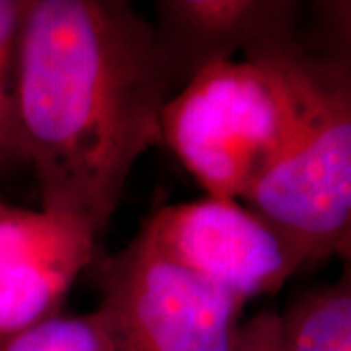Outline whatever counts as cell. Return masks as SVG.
<instances>
[{
    "instance_id": "1",
    "label": "cell",
    "mask_w": 351,
    "mask_h": 351,
    "mask_svg": "<svg viewBox=\"0 0 351 351\" xmlns=\"http://www.w3.org/2000/svg\"><path fill=\"white\" fill-rule=\"evenodd\" d=\"M172 96L151 22L125 0H25L16 108L43 209L100 237Z\"/></svg>"
},
{
    "instance_id": "2",
    "label": "cell",
    "mask_w": 351,
    "mask_h": 351,
    "mask_svg": "<svg viewBox=\"0 0 351 351\" xmlns=\"http://www.w3.org/2000/svg\"><path fill=\"white\" fill-rule=\"evenodd\" d=\"M311 96L313 59L299 43L215 63L166 101L160 143L207 195L244 201L295 141Z\"/></svg>"
},
{
    "instance_id": "3",
    "label": "cell",
    "mask_w": 351,
    "mask_h": 351,
    "mask_svg": "<svg viewBox=\"0 0 351 351\" xmlns=\"http://www.w3.org/2000/svg\"><path fill=\"white\" fill-rule=\"evenodd\" d=\"M313 96L289 149L246 195L304 265H351V71L311 51Z\"/></svg>"
},
{
    "instance_id": "4",
    "label": "cell",
    "mask_w": 351,
    "mask_h": 351,
    "mask_svg": "<svg viewBox=\"0 0 351 351\" xmlns=\"http://www.w3.org/2000/svg\"><path fill=\"white\" fill-rule=\"evenodd\" d=\"M100 314L115 351H239L242 308L141 234L96 265Z\"/></svg>"
},
{
    "instance_id": "5",
    "label": "cell",
    "mask_w": 351,
    "mask_h": 351,
    "mask_svg": "<svg viewBox=\"0 0 351 351\" xmlns=\"http://www.w3.org/2000/svg\"><path fill=\"white\" fill-rule=\"evenodd\" d=\"M138 234L166 260L240 304L276 293L304 267L276 226L234 197L205 193L164 205Z\"/></svg>"
},
{
    "instance_id": "6",
    "label": "cell",
    "mask_w": 351,
    "mask_h": 351,
    "mask_svg": "<svg viewBox=\"0 0 351 351\" xmlns=\"http://www.w3.org/2000/svg\"><path fill=\"white\" fill-rule=\"evenodd\" d=\"M96 244L73 217L0 201V339L63 313Z\"/></svg>"
},
{
    "instance_id": "7",
    "label": "cell",
    "mask_w": 351,
    "mask_h": 351,
    "mask_svg": "<svg viewBox=\"0 0 351 351\" xmlns=\"http://www.w3.org/2000/svg\"><path fill=\"white\" fill-rule=\"evenodd\" d=\"M299 8L289 0H156L152 29L172 94L211 64L299 43Z\"/></svg>"
},
{
    "instance_id": "8",
    "label": "cell",
    "mask_w": 351,
    "mask_h": 351,
    "mask_svg": "<svg viewBox=\"0 0 351 351\" xmlns=\"http://www.w3.org/2000/svg\"><path fill=\"white\" fill-rule=\"evenodd\" d=\"M281 351H351V265L281 314Z\"/></svg>"
},
{
    "instance_id": "9",
    "label": "cell",
    "mask_w": 351,
    "mask_h": 351,
    "mask_svg": "<svg viewBox=\"0 0 351 351\" xmlns=\"http://www.w3.org/2000/svg\"><path fill=\"white\" fill-rule=\"evenodd\" d=\"M25 0H0V176L27 164L16 108L18 41Z\"/></svg>"
},
{
    "instance_id": "10",
    "label": "cell",
    "mask_w": 351,
    "mask_h": 351,
    "mask_svg": "<svg viewBox=\"0 0 351 351\" xmlns=\"http://www.w3.org/2000/svg\"><path fill=\"white\" fill-rule=\"evenodd\" d=\"M0 351H115L100 314H57L0 339Z\"/></svg>"
},
{
    "instance_id": "11",
    "label": "cell",
    "mask_w": 351,
    "mask_h": 351,
    "mask_svg": "<svg viewBox=\"0 0 351 351\" xmlns=\"http://www.w3.org/2000/svg\"><path fill=\"white\" fill-rule=\"evenodd\" d=\"M320 29V51L351 71V0H324L314 4Z\"/></svg>"
},
{
    "instance_id": "12",
    "label": "cell",
    "mask_w": 351,
    "mask_h": 351,
    "mask_svg": "<svg viewBox=\"0 0 351 351\" xmlns=\"http://www.w3.org/2000/svg\"><path fill=\"white\" fill-rule=\"evenodd\" d=\"M239 351H281V314L263 308L244 320Z\"/></svg>"
}]
</instances>
